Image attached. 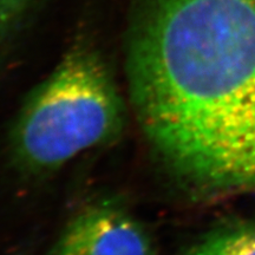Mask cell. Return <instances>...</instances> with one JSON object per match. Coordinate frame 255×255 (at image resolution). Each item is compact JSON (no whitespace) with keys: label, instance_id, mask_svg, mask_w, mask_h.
Returning <instances> with one entry per match:
<instances>
[{"label":"cell","instance_id":"cell-1","mask_svg":"<svg viewBox=\"0 0 255 255\" xmlns=\"http://www.w3.org/2000/svg\"><path fill=\"white\" fill-rule=\"evenodd\" d=\"M126 75L139 129L180 186L255 190V0H136Z\"/></svg>","mask_w":255,"mask_h":255},{"label":"cell","instance_id":"cell-2","mask_svg":"<svg viewBox=\"0 0 255 255\" xmlns=\"http://www.w3.org/2000/svg\"><path fill=\"white\" fill-rule=\"evenodd\" d=\"M128 114L107 60L82 38L25 100L11 130L12 157L24 173L49 176L83 152L119 141Z\"/></svg>","mask_w":255,"mask_h":255},{"label":"cell","instance_id":"cell-3","mask_svg":"<svg viewBox=\"0 0 255 255\" xmlns=\"http://www.w3.org/2000/svg\"><path fill=\"white\" fill-rule=\"evenodd\" d=\"M49 255H152V240L123 201L102 199L70 220Z\"/></svg>","mask_w":255,"mask_h":255},{"label":"cell","instance_id":"cell-4","mask_svg":"<svg viewBox=\"0 0 255 255\" xmlns=\"http://www.w3.org/2000/svg\"><path fill=\"white\" fill-rule=\"evenodd\" d=\"M182 255H255V222L233 221L209 229Z\"/></svg>","mask_w":255,"mask_h":255},{"label":"cell","instance_id":"cell-5","mask_svg":"<svg viewBox=\"0 0 255 255\" xmlns=\"http://www.w3.org/2000/svg\"><path fill=\"white\" fill-rule=\"evenodd\" d=\"M36 0H0V46L14 36Z\"/></svg>","mask_w":255,"mask_h":255},{"label":"cell","instance_id":"cell-6","mask_svg":"<svg viewBox=\"0 0 255 255\" xmlns=\"http://www.w3.org/2000/svg\"><path fill=\"white\" fill-rule=\"evenodd\" d=\"M17 255H23V254H17Z\"/></svg>","mask_w":255,"mask_h":255}]
</instances>
